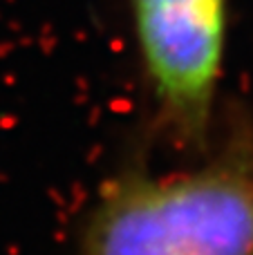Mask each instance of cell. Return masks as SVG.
Masks as SVG:
<instances>
[{
    "label": "cell",
    "mask_w": 253,
    "mask_h": 255,
    "mask_svg": "<svg viewBox=\"0 0 253 255\" xmlns=\"http://www.w3.org/2000/svg\"><path fill=\"white\" fill-rule=\"evenodd\" d=\"M79 255H253V136L186 170H126L97 193Z\"/></svg>",
    "instance_id": "6da1fadb"
},
{
    "label": "cell",
    "mask_w": 253,
    "mask_h": 255,
    "mask_svg": "<svg viewBox=\"0 0 253 255\" xmlns=\"http://www.w3.org/2000/svg\"><path fill=\"white\" fill-rule=\"evenodd\" d=\"M161 124L204 148L224 70L229 0H128Z\"/></svg>",
    "instance_id": "7a4b0ae2"
}]
</instances>
